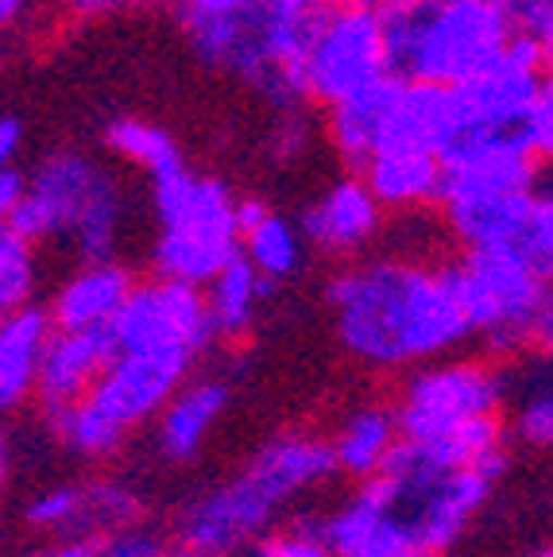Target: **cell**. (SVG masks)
<instances>
[{
    "label": "cell",
    "mask_w": 553,
    "mask_h": 557,
    "mask_svg": "<svg viewBox=\"0 0 553 557\" xmlns=\"http://www.w3.org/2000/svg\"><path fill=\"white\" fill-rule=\"evenodd\" d=\"M395 94H398V78L388 74V78L372 82L360 94L329 104L325 136L345 163L360 166L372 151H380L383 136H388V116H391V104H395Z\"/></svg>",
    "instance_id": "25"
},
{
    "label": "cell",
    "mask_w": 553,
    "mask_h": 557,
    "mask_svg": "<svg viewBox=\"0 0 553 557\" xmlns=\"http://www.w3.org/2000/svg\"><path fill=\"white\" fill-rule=\"evenodd\" d=\"M194 364H198L194 357H174V352H116L86 399L113 426L132 434L163 414L167 403L194 375Z\"/></svg>",
    "instance_id": "12"
},
{
    "label": "cell",
    "mask_w": 553,
    "mask_h": 557,
    "mask_svg": "<svg viewBox=\"0 0 553 557\" xmlns=\"http://www.w3.org/2000/svg\"><path fill=\"white\" fill-rule=\"evenodd\" d=\"M527 557H553V542H550V546H538L534 554H527Z\"/></svg>",
    "instance_id": "49"
},
{
    "label": "cell",
    "mask_w": 553,
    "mask_h": 557,
    "mask_svg": "<svg viewBox=\"0 0 553 557\" xmlns=\"http://www.w3.org/2000/svg\"><path fill=\"white\" fill-rule=\"evenodd\" d=\"M105 148L124 163L139 166L147 178H163V174L186 166L179 139L144 116H113L105 124Z\"/></svg>",
    "instance_id": "27"
},
{
    "label": "cell",
    "mask_w": 553,
    "mask_h": 557,
    "mask_svg": "<svg viewBox=\"0 0 553 557\" xmlns=\"http://www.w3.org/2000/svg\"><path fill=\"white\" fill-rule=\"evenodd\" d=\"M507 403V375L480 357H441L407 372L395 392V422L407 442L445 437L460 426L500 418Z\"/></svg>",
    "instance_id": "8"
},
{
    "label": "cell",
    "mask_w": 553,
    "mask_h": 557,
    "mask_svg": "<svg viewBox=\"0 0 553 557\" xmlns=\"http://www.w3.org/2000/svg\"><path fill=\"white\" fill-rule=\"evenodd\" d=\"M515 35L538 51L545 70H553V0H507Z\"/></svg>",
    "instance_id": "35"
},
{
    "label": "cell",
    "mask_w": 553,
    "mask_h": 557,
    "mask_svg": "<svg viewBox=\"0 0 553 557\" xmlns=\"http://www.w3.org/2000/svg\"><path fill=\"white\" fill-rule=\"evenodd\" d=\"M151 271L159 278L206 287L241 256L236 228V194L225 178L194 166L151 178Z\"/></svg>",
    "instance_id": "6"
},
{
    "label": "cell",
    "mask_w": 553,
    "mask_h": 557,
    "mask_svg": "<svg viewBox=\"0 0 553 557\" xmlns=\"http://www.w3.org/2000/svg\"><path fill=\"white\" fill-rule=\"evenodd\" d=\"M321 542L333 557H407L410 542L388 515L372 484H356L353 496L321 511Z\"/></svg>",
    "instance_id": "19"
},
{
    "label": "cell",
    "mask_w": 553,
    "mask_h": 557,
    "mask_svg": "<svg viewBox=\"0 0 553 557\" xmlns=\"http://www.w3.org/2000/svg\"><path fill=\"white\" fill-rule=\"evenodd\" d=\"M398 442H403V434H398L395 410L388 403H364V407L348 410L341 418V426L333 430V437H329L333 469L345 472L356 484H364V480L380 476L388 469Z\"/></svg>",
    "instance_id": "24"
},
{
    "label": "cell",
    "mask_w": 553,
    "mask_h": 557,
    "mask_svg": "<svg viewBox=\"0 0 553 557\" xmlns=\"http://www.w3.org/2000/svg\"><path fill=\"white\" fill-rule=\"evenodd\" d=\"M27 190V174L16 166H0V225H9Z\"/></svg>",
    "instance_id": "40"
},
{
    "label": "cell",
    "mask_w": 553,
    "mask_h": 557,
    "mask_svg": "<svg viewBox=\"0 0 553 557\" xmlns=\"http://www.w3.org/2000/svg\"><path fill=\"white\" fill-rule=\"evenodd\" d=\"M538 159L523 136H472L457 139L441 156V198L484 190H538Z\"/></svg>",
    "instance_id": "14"
},
{
    "label": "cell",
    "mask_w": 553,
    "mask_h": 557,
    "mask_svg": "<svg viewBox=\"0 0 553 557\" xmlns=\"http://www.w3.org/2000/svg\"><path fill=\"white\" fill-rule=\"evenodd\" d=\"M530 348H534L542 360H550V364H553V278L545 283L542 302H538L534 330H530Z\"/></svg>",
    "instance_id": "39"
},
{
    "label": "cell",
    "mask_w": 553,
    "mask_h": 557,
    "mask_svg": "<svg viewBox=\"0 0 553 557\" xmlns=\"http://www.w3.org/2000/svg\"><path fill=\"white\" fill-rule=\"evenodd\" d=\"M171 557H182V554H179V549H174V554H171Z\"/></svg>",
    "instance_id": "51"
},
{
    "label": "cell",
    "mask_w": 553,
    "mask_h": 557,
    "mask_svg": "<svg viewBox=\"0 0 553 557\" xmlns=\"http://www.w3.org/2000/svg\"><path fill=\"white\" fill-rule=\"evenodd\" d=\"M360 183L380 209H426L441 201V159L415 148H380L360 163Z\"/></svg>",
    "instance_id": "22"
},
{
    "label": "cell",
    "mask_w": 553,
    "mask_h": 557,
    "mask_svg": "<svg viewBox=\"0 0 553 557\" xmlns=\"http://www.w3.org/2000/svg\"><path fill=\"white\" fill-rule=\"evenodd\" d=\"M275 287H268L248 263L236 256L225 271L217 278H209L201 295H206V313H209V330H213V341H244L256 322H260V310L268 302V295Z\"/></svg>",
    "instance_id": "26"
},
{
    "label": "cell",
    "mask_w": 553,
    "mask_h": 557,
    "mask_svg": "<svg viewBox=\"0 0 553 557\" xmlns=\"http://www.w3.org/2000/svg\"><path fill=\"white\" fill-rule=\"evenodd\" d=\"M144 522V499L124 480H86V539L128 531Z\"/></svg>",
    "instance_id": "30"
},
{
    "label": "cell",
    "mask_w": 553,
    "mask_h": 557,
    "mask_svg": "<svg viewBox=\"0 0 553 557\" xmlns=\"http://www.w3.org/2000/svg\"><path fill=\"white\" fill-rule=\"evenodd\" d=\"M511 430H515L519 442L534 445V449H553V380L515 403Z\"/></svg>",
    "instance_id": "33"
},
{
    "label": "cell",
    "mask_w": 553,
    "mask_h": 557,
    "mask_svg": "<svg viewBox=\"0 0 553 557\" xmlns=\"http://www.w3.org/2000/svg\"><path fill=\"white\" fill-rule=\"evenodd\" d=\"M51 333L44 306H27L12 318H0V414H12L35 399Z\"/></svg>",
    "instance_id": "23"
},
{
    "label": "cell",
    "mask_w": 553,
    "mask_h": 557,
    "mask_svg": "<svg viewBox=\"0 0 553 557\" xmlns=\"http://www.w3.org/2000/svg\"><path fill=\"white\" fill-rule=\"evenodd\" d=\"M241 557H333L321 542V515H298L294 522L271 531Z\"/></svg>",
    "instance_id": "32"
},
{
    "label": "cell",
    "mask_w": 553,
    "mask_h": 557,
    "mask_svg": "<svg viewBox=\"0 0 553 557\" xmlns=\"http://www.w3.org/2000/svg\"><path fill=\"white\" fill-rule=\"evenodd\" d=\"M39 290V252L12 225H0V318L35 306Z\"/></svg>",
    "instance_id": "29"
},
{
    "label": "cell",
    "mask_w": 553,
    "mask_h": 557,
    "mask_svg": "<svg viewBox=\"0 0 553 557\" xmlns=\"http://www.w3.org/2000/svg\"><path fill=\"white\" fill-rule=\"evenodd\" d=\"M116 352H174L198 360L213 345L206 295L174 278H136L128 302L109 325Z\"/></svg>",
    "instance_id": "9"
},
{
    "label": "cell",
    "mask_w": 553,
    "mask_h": 557,
    "mask_svg": "<svg viewBox=\"0 0 553 557\" xmlns=\"http://www.w3.org/2000/svg\"><path fill=\"white\" fill-rule=\"evenodd\" d=\"M263 4H291V9H298V4H321V0H263Z\"/></svg>",
    "instance_id": "48"
},
{
    "label": "cell",
    "mask_w": 553,
    "mask_h": 557,
    "mask_svg": "<svg viewBox=\"0 0 553 557\" xmlns=\"http://www.w3.org/2000/svg\"><path fill=\"white\" fill-rule=\"evenodd\" d=\"M306 248L329 256V260L356 263L368 244L380 236L383 209L360 183V174H341L314 201H306L303 218L294 221Z\"/></svg>",
    "instance_id": "13"
},
{
    "label": "cell",
    "mask_w": 553,
    "mask_h": 557,
    "mask_svg": "<svg viewBox=\"0 0 553 557\" xmlns=\"http://www.w3.org/2000/svg\"><path fill=\"white\" fill-rule=\"evenodd\" d=\"M314 144V128L303 116V109H291V113H275L268 128V156L275 163H298V159L310 151Z\"/></svg>",
    "instance_id": "37"
},
{
    "label": "cell",
    "mask_w": 553,
    "mask_h": 557,
    "mask_svg": "<svg viewBox=\"0 0 553 557\" xmlns=\"http://www.w3.org/2000/svg\"><path fill=\"white\" fill-rule=\"evenodd\" d=\"M20 151H24V124L16 116L0 113V166H16Z\"/></svg>",
    "instance_id": "41"
},
{
    "label": "cell",
    "mask_w": 553,
    "mask_h": 557,
    "mask_svg": "<svg viewBox=\"0 0 553 557\" xmlns=\"http://www.w3.org/2000/svg\"><path fill=\"white\" fill-rule=\"evenodd\" d=\"M460 310L472 337L484 341L492 357H515L530 348V330L542 302L545 278L523 248H480L460 252L453 263Z\"/></svg>",
    "instance_id": "7"
},
{
    "label": "cell",
    "mask_w": 553,
    "mask_h": 557,
    "mask_svg": "<svg viewBox=\"0 0 553 557\" xmlns=\"http://www.w3.org/2000/svg\"><path fill=\"white\" fill-rule=\"evenodd\" d=\"M233 403V383L225 375H191L156 418V449L163 461L191 465L206 449L209 434Z\"/></svg>",
    "instance_id": "18"
},
{
    "label": "cell",
    "mask_w": 553,
    "mask_h": 557,
    "mask_svg": "<svg viewBox=\"0 0 553 557\" xmlns=\"http://www.w3.org/2000/svg\"><path fill=\"white\" fill-rule=\"evenodd\" d=\"M24 522L32 531L86 539V484H51L24 504Z\"/></svg>",
    "instance_id": "31"
},
{
    "label": "cell",
    "mask_w": 553,
    "mask_h": 557,
    "mask_svg": "<svg viewBox=\"0 0 553 557\" xmlns=\"http://www.w3.org/2000/svg\"><path fill=\"white\" fill-rule=\"evenodd\" d=\"M9 476H12V442H9V434L0 430V496H4V487H9Z\"/></svg>",
    "instance_id": "45"
},
{
    "label": "cell",
    "mask_w": 553,
    "mask_h": 557,
    "mask_svg": "<svg viewBox=\"0 0 553 557\" xmlns=\"http://www.w3.org/2000/svg\"><path fill=\"white\" fill-rule=\"evenodd\" d=\"M527 151L538 159V166H553V70H545L538 82V94L530 101V113L519 128Z\"/></svg>",
    "instance_id": "34"
},
{
    "label": "cell",
    "mask_w": 553,
    "mask_h": 557,
    "mask_svg": "<svg viewBox=\"0 0 553 557\" xmlns=\"http://www.w3.org/2000/svg\"><path fill=\"white\" fill-rule=\"evenodd\" d=\"M136 287V271L121 260L78 263L44 306L54 333H105Z\"/></svg>",
    "instance_id": "15"
},
{
    "label": "cell",
    "mask_w": 553,
    "mask_h": 557,
    "mask_svg": "<svg viewBox=\"0 0 553 557\" xmlns=\"http://www.w3.org/2000/svg\"><path fill=\"white\" fill-rule=\"evenodd\" d=\"M70 9L78 16H109V12L124 9V0H70Z\"/></svg>",
    "instance_id": "43"
},
{
    "label": "cell",
    "mask_w": 553,
    "mask_h": 557,
    "mask_svg": "<svg viewBox=\"0 0 553 557\" xmlns=\"http://www.w3.org/2000/svg\"><path fill=\"white\" fill-rule=\"evenodd\" d=\"M35 557H101V542L97 539H62L59 546H51L47 554Z\"/></svg>",
    "instance_id": "42"
},
{
    "label": "cell",
    "mask_w": 553,
    "mask_h": 557,
    "mask_svg": "<svg viewBox=\"0 0 553 557\" xmlns=\"http://www.w3.org/2000/svg\"><path fill=\"white\" fill-rule=\"evenodd\" d=\"M523 256L542 271V278H553V183L538 186L534 194V213H530L527 236H523Z\"/></svg>",
    "instance_id": "36"
},
{
    "label": "cell",
    "mask_w": 553,
    "mask_h": 557,
    "mask_svg": "<svg viewBox=\"0 0 553 557\" xmlns=\"http://www.w3.org/2000/svg\"><path fill=\"white\" fill-rule=\"evenodd\" d=\"M27 4H32V0H0V32L16 24V20L27 12Z\"/></svg>",
    "instance_id": "44"
},
{
    "label": "cell",
    "mask_w": 553,
    "mask_h": 557,
    "mask_svg": "<svg viewBox=\"0 0 553 557\" xmlns=\"http://www.w3.org/2000/svg\"><path fill=\"white\" fill-rule=\"evenodd\" d=\"M44 422L54 434V442L66 445V449L78 453V457H89V461H109V457H116V453L124 449V442L132 437V434H124L121 426H113L89 399L51 410V414H44Z\"/></svg>",
    "instance_id": "28"
},
{
    "label": "cell",
    "mask_w": 553,
    "mask_h": 557,
    "mask_svg": "<svg viewBox=\"0 0 553 557\" xmlns=\"http://www.w3.org/2000/svg\"><path fill=\"white\" fill-rule=\"evenodd\" d=\"M236 228H241V260L248 263L256 275L279 287L286 278L303 271L306 260V240L294 221L268 206L260 198H236Z\"/></svg>",
    "instance_id": "21"
},
{
    "label": "cell",
    "mask_w": 553,
    "mask_h": 557,
    "mask_svg": "<svg viewBox=\"0 0 553 557\" xmlns=\"http://www.w3.org/2000/svg\"><path fill=\"white\" fill-rule=\"evenodd\" d=\"M163 4H174V9H179L182 0H124V9H163Z\"/></svg>",
    "instance_id": "47"
},
{
    "label": "cell",
    "mask_w": 553,
    "mask_h": 557,
    "mask_svg": "<svg viewBox=\"0 0 553 557\" xmlns=\"http://www.w3.org/2000/svg\"><path fill=\"white\" fill-rule=\"evenodd\" d=\"M391 74L453 89L515 39L507 0H391L380 12Z\"/></svg>",
    "instance_id": "3"
},
{
    "label": "cell",
    "mask_w": 553,
    "mask_h": 557,
    "mask_svg": "<svg viewBox=\"0 0 553 557\" xmlns=\"http://www.w3.org/2000/svg\"><path fill=\"white\" fill-rule=\"evenodd\" d=\"M329 4H337V9H356V12H380L383 4H391V0H329Z\"/></svg>",
    "instance_id": "46"
},
{
    "label": "cell",
    "mask_w": 553,
    "mask_h": 557,
    "mask_svg": "<svg viewBox=\"0 0 553 557\" xmlns=\"http://www.w3.org/2000/svg\"><path fill=\"white\" fill-rule=\"evenodd\" d=\"M128 194L121 174L82 148L47 151L27 174V190L9 225L27 244L70 240L82 263L116 260Z\"/></svg>",
    "instance_id": "4"
},
{
    "label": "cell",
    "mask_w": 553,
    "mask_h": 557,
    "mask_svg": "<svg viewBox=\"0 0 553 557\" xmlns=\"http://www.w3.org/2000/svg\"><path fill=\"white\" fill-rule=\"evenodd\" d=\"M388 74L391 62L388 47H383L380 16L329 4L303 62L306 101H321L329 109Z\"/></svg>",
    "instance_id": "10"
},
{
    "label": "cell",
    "mask_w": 553,
    "mask_h": 557,
    "mask_svg": "<svg viewBox=\"0 0 553 557\" xmlns=\"http://www.w3.org/2000/svg\"><path fill=\"white\" fill-rule=\"evenodd\" d=\"M333 472L325 437L286 430L263 442L236 472L182 504L171 546L182 557H241L275 531V519L294 499L325 484Z\"/></svg>",
    "instance_id": "2"
},
{
    "label": "cell",
    "mask_w": 553,
    "mask_h": 557,
    "mask_svg": "<svg viewBox=\"0 0 553 557\" xmlns=\"http://www.w3.org/2000/svg\"><path fill=\"white\" fill-rule=\"evenodd\" d=\"M507 449H500L476 469L445 472L433 469L410 442H398L388 469L364 484H372L380 504L398 522V531L407 534L410 554L441 557L465 539L476 515L488 507L495 484L507 472Z\"/></svg>",
    "instance_id": "5"
},
{
    "label": "cell",
    "mask_w": 553,
    "mask_h": 557,
    "mask_svg": "<svg viewBox=\"0 0 553 557\" xmlns=\"http://www.w3.org/2000/svg\"><path fill=\"white\" fill-rule=\"evenodd\" d=\"M101 542V557H171L174 546L167 534L151 531V527H128V531H116V534H105Z\"/></svg>",
    "instance_id": "38"
},
{
    "label": "cell",
    "mask_w": 553,
    "mask_h": 557,
    "mask_svg": "<svg viewBox=\"0 0 553 557\" xmlns=\"http://www.w3.org/2000/svg\"><path fill=\"white\" fill-rule=\"evenodd\" d=\"M32 557H35V554H32Z\"/></svg>",
    "instance_id": "52"
},
{
    "label": "cell",
    "mask_w": 553,
    "mask_h": 557,
    "mask_svg": "<svg viewBox=\"0 0 553 557\" xmlns=\"http://www.w3.org/2000/svg\"><path fill=\"white\" fill-rule=\"evenodd\" d=\"M116 345L105 333H51L44 352V368H39V383H35V403L44 414L62 410L70 403H82L101 372L113 364Z\"/></svg>",
    "instance_id": "17"
},
{
    "label": "cell",
    "mask_w": 553,
    "mask_h": 557,
    "mask_svg": "<svg viewBox=\"0 0 553 557\" xmlns=\"http://www.w3.org/2000/svg\"><path fill=\"white\" fill-rule=\"evenodd\" d=\"M538 190H484L441 198V218L465 252L480 248H519L534 213Z\"/></svg>",
    "instance_id": "16"
},
{
    "label": "cell",
    "mask_w": 553,
    "mask_h": 557,
    "mask_svg": "<svg viewBox=\"0 0 553 557\" xmlns=\"http://www.w3.org/2000/svg\"><path fill=\"white\" fill-rule=\"evenodd\" d=\"M545 66L527 39H511V47L495 62H488L480 74L453 86L457 104L460 139L472 136H519L523 121L530 113V101L538 94Z\"/></svg>",
    "instance_id": "11"
},
{
    "label": "cell",
    "mask_w": 553,
    "mask_h": 557,
    "mask_svg": "<svg viewBox=\"0 0 553 557\" xmlns=\"http://www.w3.org/2000/svg\"><path fill=\"white\" fill-rule=\"evenodd\" d=\"M457 139H460V128H457L453 89L398 78V94L388 116V136H383L380 148L391 144V148L430 151V156L441 159Z\"/></svg>",
    "instance_id": "20"
},
{
    "label": "cell",
    "mask_w": 553,
    "mask_h": 557,
    "mask_svg": "<svg viewBox=\"0 0 553 557\" xmlns=\"http://www.w3.org/2000/svg\"><path fill=\"white\" fill-rule=\"evenodd\" d=\"M325 306L345 357L372 372H415L472 337L453 263L410 256L345 263L329 278Z\"/></svg>",
    "instance_id": "1"
},
{
    "label": "cell",
    "mask_w": 553,
    "mask_h": 557,
    "mask_svg": "<svg viewBox=\"0 0 553 557\" xmlns=\"http://www.w3.org/2000/svg\"><path fill=\"white\" fill-rule=\"evenodd\" d=\"M407 557H426V554H407Z\"/></svg>",
    "instance_id": "50"
}]
</instances>
